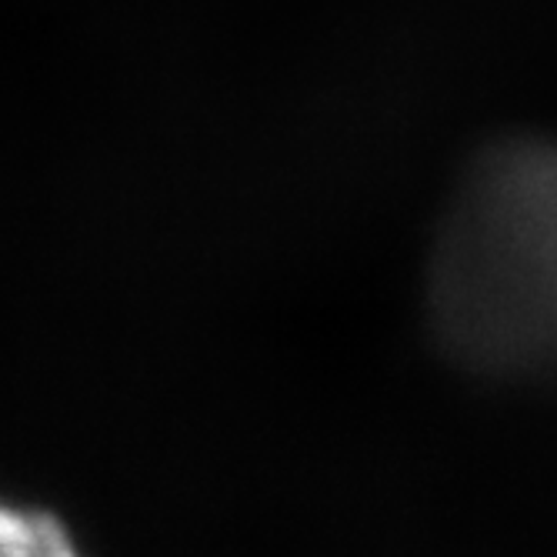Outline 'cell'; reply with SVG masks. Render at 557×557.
I'll return each instance as SVG.
<instances>
[{
    "instance_id": "obj_1",
    "label": "cell",
    "mask_w": 557,
    "mask_h": 557,
    "mask_svg": "<svg viewBox=\"0 0 557 557\" xmlns=\"http://www.w3.org/2000/svg\"><path fill=\"white\" fill-rule=\"evenodd\" d=\"M421 311L465 377L557 394V137L504 134L461 168L431 231Z\"/></svg>"
},
{
    "instance_id": "obj_2",
    "label": "cell",
    "mask_w": 557,
    "mask_h": 557,
    "mask_svg": "<svg viewBox=\"0 0 557 557\" xmlns=\"http://www.w3.org/2000/svg\"><path fill=\"white\" fill-rule=\"evenodd\" d=\"M0 557H81V550L50 511L0 500Z\"/></svg>"
}]
</instances>
